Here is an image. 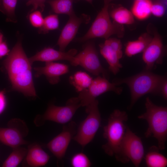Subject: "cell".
Wrapping results in <instances>:
<instances>
[{
	"label": "cell",
	"instance_id": "1",
	"mask_svg": "<svg viewBox=\"0 0 167 167\" xmlns=\"http://www.w3.org/2000/svg\"><path fill=\"white\" fill-rule=\"evenodd\" d=\"M12 88L27 96H36L33 82L31 65L22 45L21 39L3 62Z\"/></svg>",
	"mask_w": 167,
	"mask_h": 167
},
{
	"label": "cell",
	"instance_id": "2",
	"mask_svg": "<svg viewBox=\"0 0 167 167\" xmlns=\"http://www.w3.org/2000/svg\"><path fill=\"white\" fill-rule=\"evenodd\" d=\"M145 106L146 112L138 116V118L145 119L148 123L145 136L155 138L159 149L164 150L167 137V107L155 105L149 97L146 98Z\"/></svg>",
	"mask_w": 167,
	"mask_h": 167
},
{
	"label": "cell",
	"instance_id": "3",
	"mask_svg": "<svg viewBox=\"0 0 167 167\" xmlns=\"http://www.w3.org/2000/svg\"><path fill=\"white\" fill-rule=\"evenodd\" d=\"M165 78L146 70L133 76L116 79L113 83L116 86L122 84L128 86L131 94V108L143 96L148 93H160L161 85Z\"/></svg>",
	"mask_w": 167,
	"mask_h": 167
},
{
	"label": "cell",
	"instance_id": "4",
	"mask_svg": "<svg viewBox=\"0 0 167 167\" xmlns=\"http://www.w3.org/2000/svg\"><path fill=\"white\" fill-rule=\"evenodd\" d=\"M128 115L124 111L114 110L110 114L107 124L104 127L103 136L107 143L102 146L105 152L109 156L118 155L125 136Z\"/></svg>",
	"mask_w": 167,
	"mask_h": 167
},
{
	"label": "cell",
	"instance_id": "5",
	"mask_svg": "<svg viewBox=\"0 0 167 167\" xmlns=\"http://www.w3.org/2000/svg\"><path fill=\"white\" fill-rule=\"evenodd\" d=\"M111 0H104L103 7L98 13L96 19L87 33L83 36L77 38V41L83 42L95 38H103L106 39L111 35H117L121 37L123 35V25L111 20L109 12Z\"/></svg>",
	"mask_w": 167,
	"mask_h": 167
},
{
	"label": "cell",
	"instance_id": "6",
	"mask_svg": "<svg viewBox=\"0 0 167 167\" xmlns=\"http://www.w3.org/2000/svg\"><path fill=\"white\" fill-rule=\"evenodd\" d=\"M98 105V101L96 99L86 106L88 115L79 124L73 138L83 148L92 140L100 126L101 117Z\"/></svg>",
	"mask_w": 167,
	"mask_h": 167
},
{
	"label": "cell",
	"instance_id": "7",
	"mask_svg": "<svg viewBox=\"0 0 167 167\" xmlns=\"http://www.w3.org/2000/svg\"><path fill=\"white\" fill-rule=\"evenodd\" d=\"M81 106L78 97L69 99L64 106L50 104L43 115H38L35 118L34 122L37 126L42 125L47 120L61 124L66 123L71 120L77 110Z\"/></svg>",
	"mask_w": 167,
	"mask_h": 167
},
{
	"label": "cell",
	"instance_id": "8",
	"mask_svg": "<svg viewBox=\"0 0 167 167\" xmlns=\"http://www.w3.org/2000/svg\"><path fill=\"white\" fill-rule=\"evenodd\" d=\"M144 148L141 138L127 126L120 152L116 160L123 163L130 161L139 166L144 156Z\"/></svg>",
	"mask_w": 167,
	"mask_h": 167
},
{
	"label": "cell",
	"instance_id": "9",
	"mask_svg": "<svg viewBox=\"0 0 167 167\" xmlns=\"http://www.w3.org/2000/svg\"><path fill=\"white\" fill-rule=\"evenodd\" d=\"M7 127H0V141L14 148L28 142L24 139L28 134V129L24 122L19 119H12Z\"/></svg>",
	"mask_w": 167,
	"mask_h": 167
},
{
	"label": "cell",
	"instance_id": "10",
	"mask_svg": "<svg viewBox=\"0 0 167 167\" xmlns=\"http://www.w3.org/2000/svg\"><path fill=\"white\" fill-rule=\"evenodd\" d=\"M122 91L121 87H118L107 79L98 75L93 79L91 84L85 90L79 93L77 96L81 106H86L96 99V97L108 91H113L120 94Z\"/></svg>",
	"mask_w": 167,
	"mask_h": 167
},
{
	"label": "cell",
	"instance_id": "11",
	"mask_svg": "<svg viewBox=\"0 0 167 167\" xmlns=\"http://www.w3.org/2000/svg\"><path fill=\"white\" fill-rule=\"evenodd\" d=\"M78 66L80 65L92 74L96 76L101 74L107 79V71L101 65L97 51L93 42H87L83 50L75 56Z\"/></svg>",
	"mask_w": 167,
	"mask_h": 167
},
{
	"label": "cell",
	"instance_id": "12",
	"mask_svg": "<svg viewBox=\"0 0 167 167\" xmlns=\"http://www.w3.org/2000/svg\"><path fill=\"white\" fill-rule=\"evenodd\" d=\"M76 124L71 122L63 127L62 132L47 144L46 147L58 160L64 156L72 139L75 135Z\"/></svg>",
	"mask_w": 167,
	"mask_h": 167
},
{
	"label": "cell",
	"instance_id": "13",
	"mask_svg": "<svg viewBox=\"0 0 167 167\" xmlns=\"http://www.w3.org/2000/svg\"><path fill=\"white\" fill-rule=\"evenodd\" d=\"M69 17V19L63 28L57 43L59 50L62 51H65L67 45L74 38L81 24L88 23L90 19L89 16L84 14L78 17L74 13Z\"/></svg>",
	"mask_w": 167,
	"mask_h": 167
},
{
	"label": "cell",
	"instance_id": "14",
	"mask_svg": "<svg viewBox=\"0 0 167 167\" xmlns=\"http://www.w3.org/2000/svg\"><path fill=\"white\" fill-rule=\"evenodd\" d=\"M77 53V50L74 49L65 52L57 50L48 47L38 52L29 59L32 64L35 61L46 62L58 60H66L69 61L72 66H76L78 65L75 56Z\"/></svg>",
	"mask_w": 167,
	"mask_h": 167
},
{
	"label": "cell",
	"instance_id": "15",
	"mask_svg": "<svg viewBox=\"0 0 167 167\" xmlns=\"http://www.w3.org/2000/svg\"><path fill=\"white\" fill-rule=\"evenodd\" d=\"M164 47L161 36L155 33L143 51L142 58L146 64V70L150 71L155 64H161L164 53Z\"/></svg>",
	"mask_w": 167,
	"mask_h": 167
},
{
	"label": "cell",
	"instance_id": "16",
	"mask_svg": "<svg viewBox=\"0 0 167 167\" xmlns=\"http://www.w3.org/2000/svg\"><path fill=\"white\" fill-rule=\"evenodd\" d=\"M34 69L36 72V77L44 75L48 82L52 84H58L60 80V77L67 73L69 70L67 65L53 62H45L44 66L35 67Z\"/></svg>",
	"mask_w": 167,
	"mask_h": 167
},
{
	"label": "cell",
	"instance_id": "17",
	"mask_svg": "<svg viewBox=\"0 0 167 167\" xmlns=\"http://www.w3.org/2000/svg\"><path fill=\"white\" fill-rule=\"evenodd\" d=\"M50 158L49 155L37 143L28 147L24 165L28 167H39L45 165Z\"/></svg>",
	"mask_w": 167,
	"mask_h": 167
},
{
	"label": "cell",
	"instance_id": "18",
	"mask_svg": "<svg viewBox=\"0 0 167 167\" xmlns=\"http://www.w3.org/2000/svg\"><path fill=\"white\" fill-rule=\"evenodd\" d=\"M101 54L109 65V70L113 74H116L122 67L119 62L120 59L118 54L105 42L99 45Z\"/></svg>",
	"mask_w": 167,
	"mask_h": 167
},
{
	"label": "cell",
	"instance_id": "19",
	"mask_svg": "<svg viewBox=\"0 0 167 167\" xmlns=\"http://www.w3.org/2000/svg\"><path fill=\"white\" fill-rule=\"evenodd\" d=\"M148 33H145L140 36L137 40L129 41L127 44L125 53L128 57H131L143 52L152 39Z\"/></svg>",
	"mask_w": 167,
	"mask_h": 167
},
{
	"label": "cell",
	"instance_id": "20",
	"mask_svg": "<svg viewBox=\"0 0 167 167\" xmlns=\"http://www.w3.org/2000/svg\"><path fill=\"white\" fill-rule=\"evenodd\" d=\"M93 79L88 74L82 71H78L69 78L70 83L78 93L87 89L90 86Z\"/></svg>",
	"mask_w": 167,
	"mask_h": 167
},
{
	"label": "cell",
	"instance_id": "21",
	"mask_svg": "<svg viewBox=\"0 0 167 167\" xmlns=\"http://www.w3.org/2000/svg\"><path fill=\"white\" fill-rule=\"evenodd\" d=\"M110 17L116 23L123 24H131L134 22V16L132 12L126 8L122 7L114 8L109 11Z\"/></svg>",
	"mask_w": 167,
	"mask_h": 167
},
{
	"label": "cell",
	"instance_id": "22",
	"mask_svg": "<svg viewBox=\"0 0 167 167\" xmlns=\"http://www.w3.org/2000/svg\"><path fill=\"white\" fill-rule=\"evenodd\" d=\"M158 147L152 146L145 157L146 165L148 167H165L167 159L159 152Z\"/></svg>",
	"mask_w": 167,
	"mask_h": 167
},
{
	"label": "cell",
	"instance_id": "23",
	"mask_svg": "<svg viewBox=\"0 0 167 167\" xmlns=\"http://www.w3.org/2000/svg\"><path fill=\"white\" fill-rule=\"evenodd\" d=\"M152 2L151 0L135 1L131 8V12L137 19L143 20L150 15Z\"/></svg>",
	"mask_w": 167,
	"mask_h": 167
},
{
	"label": "cell",
	"instance_id": "24",
	"mask_svg": "<svg viewBox=\"0 0 167 167\" xmlns=\"http://www.w3.org/2000/svg\"><path fill=\"white\" fill-rule=\"evenodd\" d=\"M74 2V0H49L47 2L55 13L70 16L75 13L73 8Z\"/></svg>",
	"mask_w": 167,
	"mask_h": 167
},
{
	"label": "cell",
	"instance_id": "25",
	"mask_svg": "<svg viewBox=\"0 0 167 167\" xmlns=\"http://www.w3.org/2000/svg\"><path fill=\"white\" fill-rule=\"evenodd\" d=\"M3 162L2 167H16L25 157L28 150L20 146L15 148Z\"/></svg>",
	"mask_w": 167,
	"mask_h": 167
},
{
	"label": "cell",
	"instance_id": "26",
	"mask_svg": "<svg viewBox=\"0 0 167 167\" xmlns=\"http://www.w3.org/2000/svg\"><path fill=\"white\" fill-rule=\"evenodd\" d=\"M17 0H0V11L5 15L6 21L17 22L15 14Z\"/></svg>",
	"mask_w": 167,
	"mask_h": 167
},
{
	"label": "cell",
	"instance_id": "27",
	"mask_svg": "<svg viewBox=\"0 0 167 167\" xmlns=\"http://www.w3.org/2000/svg\"><path fill=\"white\" fill-rule=\"evenodd\" d=\"M59 24L58 15L56 14L50 15L44 18L43 25L39 28L38 32L39 33H47L49 31L58 29Z\"/></svg>",
	"mask_w": 167,
	"mask_h": 167
},
{
	"label": "cell",
	"instance_id": "28",
	"mask_svg": "<svg viewBox=\"0 0 167 167\" xmlns=\"http://www.w3.org/2000/svg\"><path fill=\"white\" fill-rule=\"evenodd\" d=\"M71 163L73 167H89L91 165L88 157L82 152L75 154L71 159Z\"/></svg>",
	"mask_w": 167,
	"mask_h": 167
},
{
	"label": "cell",
	"instance_id": "29",
	"mask_svg": "<svg viewBox=\"0 0 167 167\" xmlns=\"http://www.w3.org/2000/svg\"><path fill=\"white\" fill-rule=\"evenodd\" d=\"M40 11L35 10L28 14L29 22L33 27L40 28L43 25L44 18Z\"/></svg>",
	"mask_w": 167,
	"mask_h": 167
},
{
	"label": "cell",
	"instance_id": "30",
	"mask_svg": "<svg viewBox=\"0 0 167 167\" xmlns=\"http://www.w3.org/2000/svg\"><path fill=\"white\" fill-rule=\"evenodd\" d=\"M105 42L116 52L120 58H122V45L120 40L115 38H108Z\"/></svg>",
	"mask_w": 167,
	"mask_h": 167
},
{
	"label": "cell",
	"instance_id": "31",
	"mask_svg": "<svg viewBox=\"0 0 167 167\" xmlns=\"http://www.w3.org/2000/svg\"><path fill=\"white\" fill-rule=\"evenodd\" d=\"M165 7L163 4L160 2L152 3L151 8V13L157 17H161L164 14Z\"/></svg>",
	"mask_w": 167,
	"mask_h": 167
},
{
	"label": "cell",
	"instance_id": "32",
	"mask_svg": "<svg viewBox=\"0 0 167 167\" xmlns=\"http://www.w3.org/2000/svg\"><path fill=\"white\" fill-rule=\"evenodd\" d=\"M46 0H28L26 3L27 6H29L31 5L33 7L28 14L31 12L37 10L38 8H40V11L42 12L44 11L45 7V2Z\"/></svg>",
	"mask_w": 167,
	"mask_h": 167
},
{
	"label": "cell",
	"instance_id": "33",
	"mask_svg": "<svg viewBox=\"0 0 167 167\" xmlns=\"http://www.w3.org/2000/svg\"><path fill=\"white\" fill-rule=\"evenodd\" d=\"M10 50L5 41H3L0 43V58L7 55Z\"/></svg>",
	"mask_w": 167,
	"mask_h": 167
},
{
	"label": "cell",
	"instance_id": "34",
	"mask_svg": "<svg viewBox=\"0 0 167 167\" xmlns=\"http://www.w3.org/2000/svg\"><path fill=\"white\" fill-rule=\"evenodd\" d=\"M6 105V99L4 92H0V114L4 110Z\"/></svg>",
	"mask_w": 167,
	"mask_h": 167
},
{
	"label": "cell",
	"instance_id": "35",
	"mask_svg": "<svg viewBox=\"0 0 167 167\" xmlns=\"http://www.w3.org/2000/svg\"><path fill=\"white\" fill-rule=\"evenodd\" d=\"M160 93L165 99L167 98V81L165 78L163 81L160 88Z\"/></svg>",
	"mask_w": 167,
	"mask_h": 167
},
{
	"label": "cell",
	"instance_id": "36",
	"mask_svg": "<svg viewBox=\"0 0 167 167\" xmlns=\"http://www.w3.org/2000/svg\"><path fill=\"white\" fill-rule=\"evenodd\" d=\"M3 35L1 31L0 30V43L3 41Z\"/></svg>",
	"mask_w": 167,
	"mask_h": 167
},
{
	"label": "cell",
	"instance_id": "37",
	"mask_svg": "<svg viewBox=\"0 0 167 167\" xmlns=\"http://www.w3.org/2000/svg\"><path fill=\"white\" fill-rule=\"evenodd\" d=\"M86 1H87L88 2H89L90 3L92 4V0H85Z\"/></svg>",
	"mask_w": 167,
	"mask_h": 167
},
{
	"label": "cell",
	"instance_id": "38",
	"mask_svg": "<svg viewBox=\"0 0 167 167\" xmlns=\"http://www.w3.org/2000/svg\"><path fill=\"white\" fill-rule=\"evenodd\" d=\"M135 1H141V0H135Z\"/></svg>",
	"mask_w": 167,
	"mask_h": 167
}]
</instances>
